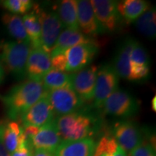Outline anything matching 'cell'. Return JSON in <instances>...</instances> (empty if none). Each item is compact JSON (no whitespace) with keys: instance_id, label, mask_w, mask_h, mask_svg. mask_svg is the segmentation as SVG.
<instances>
[{"instance_id":"32","label":"cell","mask_w":156,"mask_h":156,"mask_svg":"<svg viewBox=\"0 0 156 156\" xmlns=\"http://www.w3.org/2000/svg\"><path fill=\"white\" fill-rule=\"evenodd\" d=\"M33 156H56L54 153L46 151H35Z\"/></svg>"},{"instance_id":"35","label":"cell","mask_w":156,"mask_h":156,"mask_svg":"<svg viewBox=\"0 0 156 156\" xmlns=\"http://www.w3.org/2000/svg\"><path fill=\"white\" fill-rule=\"evenodd\" d=\"M155 103H156V97L154 96V98H153V100L151 101V106H152V109L154 112L156 111V106H155Z\"/></svg>"},{"instance_id":"22","label":"cell","mask_w":156,"mask_h":156,"mask_svg":"<svg viewBox=\"0 0 156 156\" xmlns=\"http://www.w3.org/2000/svg\"><path fill=\"white\" fill-rule=\"evenodd\" d=\"M58 17L64 28L80 30L77 22V3L76 0H64L58 7Z\"/></svg>"},{"instance_id":"9","label":"cell","mask_w":156,"mask_h":156,"mask_svg":"<svg viewBox=\"0 0 156 156\" xmlns=\"http://www.w3.org/2000/svg\"><path fill=\"white\" fill-rule=\"evenodd\" d=\"M98 68L96 66H88L70 75L71 88L84 103L93 100Z\"/></svg>"},{"instance_id":"31","label":"cell","mask_w":156,"mask_h":156,"mask_svg":"<svg viewBox=\"0 0 156 156\" xmlns=\"http://www.w3.org/2000/svg\"><path fill=\"white\" fill-rule=\"evenodd\" d=\"M3 128L4 124H0V156H11L3 141Z\"/></svg>"},{"instance_id":"33","label":"cell","mask_w":156,"mask_h":156,"mask_svg":"<svg viewBox=\"0 0 156 156\" xmlns=\"http://www.w3.org/2000/svg\"><path fill=\"white\" fill-rule=\"evenodd\" d=\"M101 156H127L126 153L124 152L120 147H118L116 152L110 154H106V155H103Z\"/></svg>"},{"instance_id":"24","label":"cell","mask_w":156,"mask_h":156,"mask_svg":"<svg viewBox=\"0 0 156 156\" xmlns=\"http://www.w3.org/2000/svg\"><path fill=\"white\" fill-rule=\"evenodd\" d=\"M22 18L32 48H41V25L37 12L25 14Z\"/></svg>"},{"instance_id":"14","label":"cell","mask_w":156,"mask_h":156,"mask_svg":"<svg viewBox=\"0 0 156 156\" xmlns=\"http://www.w3.org/2000/svg\"><path fill=\"white\" fill-rule=\"evenodd\" d=\"M62 141L54 119L39 127L30 140L35 151H46L54 153Z\"/></svg>"},{"instance_id":"5","label":"cell","mask_w":156,"mask_h":156,"mask_svg":"<svg viewBox=\"0 0 156 156\" xmlns=\"http://www.w3.org/2000/svg\"><path fill=\"white\" fill-rule=\"evenodd\" d=\"M98 51L96 43L79 44L64 51L62 53L65 65L64 72L74 73L88 67Z\"/></svg>"},{"instance_id":"16","label":"cell","mask_w":156,"mask_h":156,"mask_svg":"<svg viewBox=\"0 0 156 156\" xmlns=\"http://www.w3.org/2000/svg\"><path fill=\"white\" fill-rule=\"evenodd\" d=\"M150 74V58L147 51L139 42H136L130 55L129 81L147 79Z\"/></svg>"},{"instance_id":"25","label":"cell","mask_w":156,"mask_h":156,"mask_svg":"<svg viewBox=\"0 0 156 156\" xmlns=\"http://www.w3.org/2000/svg\"><path fill=\"white\" fill-rule=\"evenodd\" d=\"M41 83L44 89L47 91L71 87L70 75L54 69L48 72L42 79Z\"/></svg>"},{"instance_id":"27","label":"cell","mask_w":156,"mask_h":156,"mask_svg":"<svg viewBox=\"0 0 156 156\" xmlns=\"http://www.w3.org/2000/svg\"><path fill=\"white\" fill-rule=\"evenodd\" d=\"M119 147L113 136L105 135L96 142L93 156H101L106 154L113 153Z\"/></svg>"},{"instance_id":"10","label":"cell","mask_w":156,"mask_h":156,"mask_svg":"<svg viewBox=\"0 0 156 156\" xmlns=\"http://www.w3.org/2000/svg\"><path fill=\"white\" fill-rule=\"evenodd\" d=\"M112 132L117 144L126 153H129L143 142L141 130L130 121L116 122Z\"/></svg>"},{"instance_id":"28","label":"cell","mask_w":156,"mask_h":156,"mask_svg":"<svg viewBox=\"0 0 156 156\" xmlns=\"http://www.w3.org/2000/svg\"><path fill=\"white\" fill-rule=\"evenodd\" d=\"M2 5L10 13L25 15L32 8L34 4L30 0H5Z\"/></svg>"},{"instance_id":"13","label":"cell","mask_w":156,"mask_h":156,"mask_svg":"<svg viewBox=\"0 0 156 156\" xmlns=\"http://www.w3.org/2000/svg\"><path fill=\"white\" fill-rule=\"evenodd\" d=\"M51 69L50 54L41 48H32L26 64V77L28 80L41 82L44 76Z\"/></svg>"},{"instance_id":"29","label":"cell","mask_w":156,"mask_h":156,"mask_svg":"<svg viewBox=\"0 0 156 156\" xmlns=\"http://www.w3.org/2000/svg\"><path fill=\"white\" fill-rule=\"evenodd\" d=\"M129 154V156H155V151L152 144L142 142Z\"/></svg>"},{"instance_id":"36","label":"cell","mask_w":156,"mask_h":156,"mask_svg":"<svg viewBox=\"0 0 156 156\" xmlns=\"http://www.w3.org/2000/svg\"><path fill=\"white\" fill-rule=\"evenodd\" d=\"M0 98H1V95H0Z\"/></svg>"},{"instance_id":"3","label":"cell","mask_w":156,"mask_h":156,"mask_svg":"<svg viewBox=\"0 0 156 156\" xmlns=\"http://www.w3.org/2000/svg\"><path fill=\"white\" fill-rule=\"evenodd\" d=\"M31 49L30 43L16 41L5 42L0 46V62L17 80H21L26 77V64Z\"/></svg>"},{"instance_id":"34","label":"cell","mask_w":156,"mask_h":156,"mask_svg":"<svg viewBox=\"0 0 156 156\" xmlns=\"http://www.w3.org/2000/svg\"><path fill=\"white\" fill-rule=\"evenodd\" d=\"M5 77V69H4L2 64L1 62H0V85L4 82Z\"/></svg>"},{"instance_id":"15","label":"cell","mask_w":156,"mask_h":156,"mask_svg":"<svg viewBox=\"0 0 156 156\" xmlns=\"http://www.w3.org/2000/svg\"><path fill=\"white\" fill-rule=\"evenodd\" d=\"M77 3V22L80 30L85 36L93 37L105 33L98 23L88 0H79Z\"/></svg>"},{"instance_id":"1","label":"cell","mask_w":156,"mask_h":156,"mask_svg":"<svg viewBox=\"0 0 156 156\" xmlns=\"http://www.w3.org/2000/svg\"><path fill=\"white\" fill-rule=\"evenodd\" d=\"M45 92L46 90L41 82L30 80L13 87L2 98L9 119L12 121L20 119L44 95Z\"/></svg>"},{"instance_id":"7","label":"cell","mask_w":156,"mask_h":156,"mask_svg":"<svg viewBox=\"0 0 156 156\" xmlns=\"http://www.w3.org/2000/svg\"><path fill=\"white\" fill-rule=\"evenodd\" d=\"M36 9L41 25V48L50 54L64 26L56 12Z\"/></svg>"},{"instance_id":"21","label":"cell","mask_w":156,"mask_h":156,"mask_svg":"<svg viewBox=\"0 0 156 156\" xmlns=\"http://www.w3.org/2000/svg\"><path fill=\"white\" fill-rule=\"evenodd\" d=\"M25 140L23 134V126L15 121H11L4 124L3 141L7 151L10 153L16 151L22 142Z\"/></svg>"},{"instance_id":"17","label":"cell","mask_w":156,"mask_h":156,"mask_svg":"<svg viewBox=\"0 0 156 156\" xmlns=\"http://www.w3.org/2000/svg\"><path fill=\"white\" fill-rule=\"evenodd\" d=\"M96 142L93 138L62 140L54 152L56 156H93Z\"/></svg>"},{"instance_id":"18","label":"cell","mask_w":156,"mask_h":156,"mask_svg":"<svg viewBox=\"0 0 156 156\" xmlns=\"http://www.w3.org/2000/svg\"><path fill=\"white\" fill-rule=\"evenodd\" d=\"M95 43L92 38L85 36L80 30L65 29L60 34L57 40L50 52V56L62 53L68 48L79 44Z\"/></svg>"},{"instance_id":"20","label":"cell","mask_w":156,"mask_h":156,"mask_svg":"<svg viewBox=\"0 0 156 156\" xmlns=\"http://www.w3.org/2000/svg\"><path fill=\"white\" fill-rule=\"evenodd\" d=\"M150 3L144 0H125L117 3L121 17L126 22L132 23L150 9Z\"/></svg>"},{"instance_id":"8","label":"cell","mask_w":156,"mask_h":156,"mask_svg":"<svg viewBox=\"0 0 156 156\" xmlns=\"http://www.w3.org/2000/svg\"><path fill=\"white\" fill-rule=\"evenodd\" d=\"M47 95L54 114L58 116L76 112L83 104L71 87L47 91Z\"/></svg>"},{"instance_id":"30","label":"cell","mask_w":156,"mask_h":156,"mask_svg":"<svg viewBox=\"0 0 156 156\" xmlns=\"http://www.w3.org/2000/svg\"><path fill=\"white\" fill-rule=\"evenodd\" d=\"M33 149L30 142L25 140L21 142L16 151L11 154V156H33Z\"/></svg>"},{"instance_id":"6","label":"cell","mask_w":156,"mask_h":156,"mask_svg":"<svg viewBox=\"0 0 156 156\" xmlns=\"http://www.w3.org/2000/svg\"><path fill=\"white\" fill-rule=\"evenodd\" d=\"M119 77L111 64H106L98 69L93 102L96 108H102L104 101L118 89Z\"/></svg>"},{"instance_id":"2","label":"cell","mask_w":156,"mask_h":156,"mask_svg":"<svg viewBox=\"0 0 156 156\" xmlns=\"http://www.w3.org/2000/svg\"><path fill=\"white\" fill-rule=\"evenodd\" d=\"M62 140H79L90 138L96 132L95 118L84 112H74L54 119Z\"/></svg>"},{"instance_id":"19","label":"cell","mask_w":156,"mask_h":156,"mask_svg":"<svg viewBox=\"0 0 156 156\" xmlns=\"http://www.w3.org/2000/svg\"><path fill=\"white\" fill-rule=\"evenodd\" d=\"M137 41L127 38L122 43L115 55L113 67L119 77L129 80L130 79V55L134 46Z\"/></svg>"},{"instance_id":"12","label":"cell","mask_w":156,"mask_h":156,"mask_svg":"<svg viewBox=\"0 0 156 156\" xmlns=\"http://www.w3.org/2000/svg\"><path fill=\"white\" fill-rule=\"evenodd\" d=\"M54 113L47 95V90L37 102L20 117L23 127H41L54 120Z\"/></svg>"},{"instance_id":"4","label":"cell","mask_w":156,"mask_h":156,"mask_svg":"<svg viewBox=\"0 0 156 156\" xmlns=\"http://www.w3.org/2000/svg\"><path fill=\"white\" fill-rule=\"evenodd\" d=\"M103 112L110 116L129 118L139 112L138 101L127 91L117 89L103 103Z\"/></svg>"},{"instance_id":"11","label":"cell","mask_w":156,"mask_h":156,"mask_svg":"<svg viewBox=\"0 0 156 156\" xmlns=\"http://www.w3.org/2000/svg\"><path fill=\"white\" fill-rule=\"evenodd\" d=\"M95 17L105 32L113 33L119 26L121 17L117 8L118 2L112 0L90 1Z\"/></svg>"},{"instance_id":"26","label":"cell","mask_w":156,"mask_h":156,"mask_svg":"<svg viewBox=\"0 0 156 156\" xmlns=\"http://www.w3.org/2000/svg\"><path fill=\"white\" fill-rule=\"evenodd\" d=\"M138 31L149 39L156 36V12L155 8H150L135 20Z\"/></svg>"},{"instance_id":"23","label":"cell","mask_w":156,"mask_h":156,"mask_svg":"<svg viewBox=\"0 0 156 156\" xmlns=\"http://www.w3.org/2000/svg\"><path fill=\"white\" fill-rule=\"evenodd\" d=\"M2 21L9 36L16 41L30 43L25 31L22 17L12 13H5L2 17Z\"/></svg>"}]
</instances>
